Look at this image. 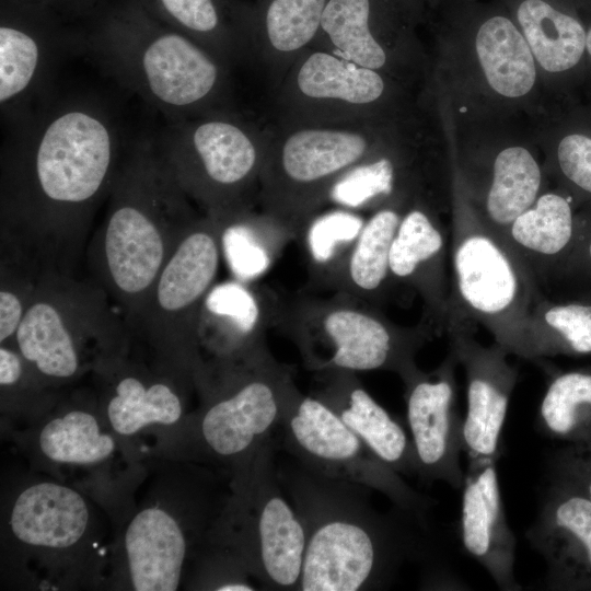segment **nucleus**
<instances>
[{
    "label": "nucleus",
    "instance_id": "bb28decb",
    "mask_svg": "<svg viewBox=\"0 0 591 591\" xmlns=\"http://www.w3.org/2000/svg\"><path fill=\"white\" fill-rule=\"evenodd\" d=\"M162 24L230 67L252 62V3L242 0H135Z\"/></svg>",
    "mask_w": 591,
    "mask_h": 591
},
{
    "label": "nucleus",
    "instance_id": "4c0bfd02",
    "mask_svg": "<svg viewBox=\"0 0 591 591\" xmlns=\"http://www.w3.org/2000/svg\"><path fill=\"white\" fill-rule=\"evenodd\" d=\"M46 270L28 247L0 236V344L13 340Z\"/></svg>",
    "mask_w": 591,
    "mask_h": 591
},
{
    "label": "nucleus",
    "instance_id": "2eb2a0df",
    "mask_svg": "<svg viewBox=\"0 0 591 591\" xmlns=\"http://www.w3.org/2000/svg\"><path fill=\"white\" fill-rule=\"evenodd\" d=\"M275 438L277 448L305 468L379 491L393 506L430 523L429 512L437 501L410 487L314 395L297 394Z\"/></svg>",
    "mask_w": 591,
    "mask_h": 591
},
{
    "label": "nucleus",
    "instance_id": "7c9ffc66",
    "mask_svg": "<svg viewBox=\"0 0 591 591\" xmlns=\"http://www.w3.org/2000/svg\"><path fill=\"white\" fill-rule=\"evenodd\" d=\"M212 219L219 228L221 258L232 278L243 282L267 274L292 240L280 222L254 207Z\"/></svg>",
    "mask_w": 591,
    "mask_h": 591
},
{
    "label": "nucleus",
    "instance_id": "c756f323",
    "mask_svg": "<svg viewBox=\"0 0 591 591\" xmlns=\"http://www.w3.org/2000/svg\"><path fill=\"white\" fill-rule=\"evenodd\" d=\"M412 200L396 197L374 209L358 236L337 286L340 294L379 308L393 287L390 252L406 207Z\"/></svg>",
    "mask_w": 591,
    "mask_h": 591
},
{
    "label": "nucleus",
    "instance_id": "aec40b11",
    "mask_svg": "<svg viewBox=\"0 0 591 591\" xmlns=\"http://www.w3.org/2000/svg\"><path fill=\"white\" fill-rule=\"evenodd\" d=\"M96 397L112 430L130 441L178 425L187 415L186 390L194 385L152 361L129 354L96 369Z\"/></svg>",
    "mask_w": 591,
    "mask_h": 591
},
{
    "label": "nucleus",
    "instance_id": "a18cd8bd",
    "mask_svg": "<svg viewBox=\"0 0 591 591\" xmlns=\"http://www.w3.org/2000/svg\"><path fill=\"white\" fill-rule=\"evenodd\" d=\"M586 48H587L589 55L591 56V27L587 32Z\"/></svg>",
    "mask_w": 591,
    "mask_h": 591
},
{
    "label": "nucleus",
    "instance_id": "b1692460",
    "mask_svg": "<svg viewBox=\"0 0 591 591\" xmlns=\"http://www.w3.org/2000/svg\"><path fill=\"white\" fill-rule=\"evenodd\" d=\"M447 232L420 199L406 207L392 242V285L415 290L424 302L422 318L438 332L445 331L450 274Z\"/></svg>",
    "mask_w": 591,
    "mask_h": 591
},
{
    "label": "nucleus",
    "instance_id": "58836bf2",
    "mask_svg": "<svg viewBox=\"0 0 591 591\" xmlns=\"http://www.w3.org/2000/svg\"><path fill=\"white\" fill-rule=\"evenodd\" d=\"M66 389L47 385L12 343L0 344V406L26 426L50 409Z\"/></svg>",
    "mask_w": 591,
    "mask_h": 591
},
{
    "label": "nucleus",
    "instance_id": "9d476101",
    "mask_svg": "<svg viewBox=\"0 0 591 591\" xmlns=\"http://www.w3.org/2000/svg\"><path fill=\"white\" fill-rule=\"evenodd\" d=\"M260 174V210L293 239L328 202L333 186L361 163L385 151L375 120L348 124L270 121Z\"/></svg>",
    "mask_w": 591,
    "mask_h": 591
},
{
    "label": "nucleus",
    "instance_id": "37998d69",
    "mask_svg": "<svg viewBox=\"0 0 591 591\" xmlns=\"http://www.w3.org/2000/svg\"><path fill=\"white\" fill-rule=\"evenodd\" d=\"M563 176L577 189L591 196V138L580 134L563 138L557 148Z\"/></svg>",
    "mask_w": 591,
    "mask_h": 591
},
{
    "label": "nucleus",
    "instance_id": "f03ea898",
    "mask_svg": "<svg viewBox=\"0 0 591 591\" xmlns=\"http://www.w3.org/2000/svg\"><path fill=\"white\" fill-rule=\"evenodd\" d=\"M279 480L305 531L299 591H368L390 587L405 563H442L430 523L371 501V489L318 475L298 461L277 465Z\"/></svg>",
    "mask_w": 591,
    "mask_h": 591
},
{
    "label": "nucleus",
    "instance_id": "423d86ee",
    "mask_svg": "<svg viewBox=\"0 0 591 591\" xmlns=\"http://www.w3.org/2000/svg\"><path fill=\"white\" fill-rule=\"evenodd\" d=\"M100 507L57 478L26 477L2 498L1 569L15 586L93 588L107 581L113 544Z\"/></svg>",
    "mask_w": 591,
    "mask_h": 591
},
{
    "label": "nucleus",
    "instance_id": "0eeeda50",
    "mask_svg": "<svg viewBox=\"0 0 591 591\" xmlns=\"http://www.w3.org/2000/svg\"><path fill=\"white\" fill-rule=\"evenodd\" d=\"M197 392V410L151 433L158 439L157 454L213 466L230 478L275 437L300 391L292 370L269 354L210 378Z\"/></svg>",
    "mask_w": 591,
    "mask_h": 591
},
{
    "label": "nucleus",
    "instance_id": "412c9836",
    "mask_svg": "<svg viewBox=\"0 0 591 591\" xmlns=\"http://www.w3.org/2000/svg\"><path fill=\"white\" fill-rule=\"evenodd\" d=\"M271 315L268 303L252 283L234 278L215 282L198 320L199 370L195 389L222 371L269 355L265 332Z\"/></svg>",
    "mask_w": 591,
    "mask_h": 591
},
{
    "label": "nucleus",
    "instance_id": "f8f14e48",
    "mask_svg": "<svg viewBox=\"0 0 591 591\" xmlns=\"http://www.w3.org/2000/svg\"><path fill=\"white\" fill-rule=\"evenodd\" d=\"M276 438L229 478L208 542L232 553L262 590H298L305 554L303 522L277 474Z\"/></svg>",
    "mask_w": 591,
    "mask_h": 591
},
{
    "label": "nucleus",
    "instance_id": "cd10ccee",
    "mask_svg": "<svg viewBox=\"0 0 591 591\" xmlns=\"http://www.w3.org/2000/svg\"><path fill=\"white\" fill-rule=\"evenodd\" d=\"M327 0H255L252 3V63L270 90L314 43Z\"/></svg>",
    "mask_w": 591,
    "mask_h": 591
},
{
    "label": "nucleus",
    "instance_id": "7ed1b4c3",
    "mask_svg": "<svg viewBox=\"0 0 591 591\" xmlns=\"http://www.w3.org/2000/svg\"><path fill=\"white\" fill-rule=\"evenodd\" d=\"M108 197L86 257L131 329L160 270L200 216L150 139L120 162Z\"/></svg>",
    "mask_w": 591,
    "mask_h": 591
},
{
    "label": "nucleus",
    "instance_id": "a878e982",
    "mask_svg": "<svg viewBox=\"0 0 591 591\" xmlns=\"http://www.w3.org/2000/svg\"><path fill=\"white\" fill-rule=\"evenodd\" d=\"M316 383L312 395L326 404L381 461L401 475H418L410 436L366 390L356 372H316Z\"/></svg>",
    "mask_w": 591,
    "mask_h": 591
},
{
    "label": "nucleus",
    "instance_id": "473e14b6",
    "mask_svg": "<svg viewBox=\"0 0 591 591\" xmlns=\"http://www.w3.org/2000/svg\"><path fill=\"white\" fill-rule=\"evenodd\" d=\"M476 53L489 85L499 94L518 97L535 82L532 50L520 31L505 16H493L476 35Z\"/></svg>",
    "mask_w": 591,
    "mask_h": 591
},
{
    "label": "nucleus",
    "instance_id": "72a5a7b5",
    "mask_svg": "<svg viewBox=\"0 0 591 591\" xmlns=\"http://www.w3.org/2000/svg\"><path fill=\"white\" fill-rule=\"evenodd\" d=\"M517 19L532 54L549 72L576 66L586 49V31L578 20L544 0H524Z\"/></svg>",
    "mask_w": 591,
    "mask_h": 591
},
{
    "label": "nucleus",
    "instance_id": "c03bdc74",
    "mask_svg": "<svg viewBox=\"0 0 591 591\" xmlns=\"http://www.w3.org/2000/svg\"><path fill=\"white\" fill-rule=\"evenodd\" d=\"M58 13L67 22L89 23L95 19L112 0H32Z\"/></svg>",
    "mask_w": 591,
    "mask_h": 591
},
{
    "label": "nucleus",
    "instance_id": "1a4fd4ad",
    "mask_svg": "<svg viewBox=\"0 0 591 591\" xmlns=\"http://www.w3.org/2000/svg\"><path fill=\"white\" fill-rule=\"evenodd\" d=\"M461 208L451 232L447 327L478 323L509 355L536 361L531 322L544 293L521 258L476 210Z\"/></svg>",
    "mask_w": 591,
    "mask_h": 591
},
{
    "label": "nucleus",
    "instance_id": "c85d7f7f",
    "mask_svg": "<svg viewBox=\"0 0 591 591\" xmlns=\"http://www.w3.org/2000/svg\"><path fill=\"white\" fill-rule=\"evenodd\" d=\"M578 221L569 198L545 193L512 221L502 239L530 269L542 289L546 275L572 245Z\"/></svg>",
    "mask_w": 591,
    "mask_h": 591
},
{
    "label": "nucleus",
    "instance_id": "a211bd4d",
    "mask_svg": "<svg viewBox=\"0 0 591 591\" xmlns=\"http://www.w3.org/2000/svg\"><path fill=\"white\" fill-rule=\"evenodd\" d=\"M19 440L38 468L61 473L96 472L115 460L130 459V441L109 427L95 394L63 392L44 415L26 426Z\"/></svg>",
    "mask_w": 591,
    "mask_h": 591
},
{
    "label": "nucleus",
    "instance_id": "39448f33",
    "mask_svg": "<svg viewBox=\"0 0 591 591\" xmlns=\"http://www.w3.org/2000/svg\"><path fill=\"white\" fill-rule=\"evenodd\" d=\"M147 480L116 534L107 582L116 589L175 591L208 543L229 479L202 464L162 459Z\"/></svg>",
    "mask_w": 591,
    "mask_h": 591
},
{
    "label": "nucleus",
    "instance_id": "4be33fe9",
    "mask_svg": "<svg viewBox=\"0 0 591 591\" xmlns=\"http://www.w3.org/2000/svg\"><path fill=\"white\" fill-rule=\"evenodd\" d=\"M449 349L466 376L467 408L463 422L464 451L468 460H495L501 455V432L518 370L509 363L508 351L497 343L479 344L470 324H452L445 329Z\"/></svg>",
    "mask_w": 591,
    "mask_h": 591
},
{
    "label": "nucleus",
    "instance_id": "ddd939ff",
    "mask_svg": "<svg viewBox=\"0 0 591 591\" xmlns=\"http://www.w3.org/2000/svg\"><path fill=\"white\" fill-rule=\"evenodd\" d=\"M281 320L310 370H381L396 373L402 381L419 370L416 355L437 333L424 320L399 326L379 308L344 294L301 300Z\"/></svg>",
    "mask_w": 591,
    "mask_h": 591
},
{
    "label": "nucleus",
    "instance_id": "c9c22d12",
    "mask_svg": "<svg viewBox=\"0 0 591 591\" xmlns=\"http://www.w3.org/2000/svg\"><path fill=\"white\" fill-rule=\"evenodd\" d=\"M366 219L357 211L337 207L315 215L304 227L302 240L312 278L337 289L350 252Z\"/></svg>",
    "mask_w": 591,
    "mask_h": 591
},
{
    "label": "nucleus",
    "instance_id": "9b49d317",
    "mask_svg": "<svg viewBox=\"0 0 591 591\" xmlns=\"http://www.w3.org/2000/svg\"><path fill=\"white\" fill-rule=\"evenodd\" d=\"M268 138V124L234 108L170 123L154 143L190 200L221 218L254 207Z\"/></svg>",
    "mask_w": 591,
    "mask_h": 591
},
{
    "label": "nucleus",
    "instance_id": "e433bc0d",
    "mask_svg": "<svg viewBox=\"0 0 591 591\" xmlns=\"http://www.w3.org/2000/svg\"><path fill=\"white\" fill-rule=\"evenodd\" d=\"M536 425L549 438L576 443L591 433V367L556 375L538 407Z\"/></svg>",
    "mask_w": 591,
    "mask_h": 591
},
{
    "label": "nucleus",
    "instance_id": "f3484780",
    "mask_svg": "<svg viewBox=\"0 0 591 591\" xmlns=\"http://www.w3.org/2000/svg\"><path fill=\"white\" fill-rule=\"evenodd\" d=\"M384 72L311 46L270 90L273 121L348 124L375 120L384 102Z\"/></svg>",
    "mask_w": 591,
    "mask_h": 591
},
{
    "label": "nucleus",
    "instance_id": "5701e85b",
    "mask_svg": "<svg viewBox=\"0 0 591 591\" xmlns=\"http://www.w3.org/2000/svg\"><path fill=\"white\" fill-rule=\"evenodd\" d=\"M525 537L545 560L547 590H591V500L570 484L547 476Z\"/></svg>",
    "mask_w": 591,
    "mask_h": 591
},
{
    "label": "nucleus",
    "instance_id": "393cba45",
    "mask_svg": "<svg viewBox=\"0 0 591 591\" xmlns=\"http://www.w3.org/2000/svg\"><path fill=\"white\" fill-rule=\"evenodd\" d=\"M495 460H468L462 488L460 537L465 552L505 591H520L514 575L517 541L499 488Z\"/></svg>",
    "mask_w": 591,
    "mask_h": 591
},
{
    "label": "nucleus",
    "instance_id": "f257e3e1",
    "mask_svg": "<svg viewBox=\"0 0 591 591\" xmlns=\"http://www.w3.org/2000/svg\"><path fill=\"white\" fill-rule=\"evenodd\" d=\"M9 130L0 163V236L32 250L48 269L73 271L120 165L115 117L93 97H51Z\"/></svg>",
    "mask_w": 591,
    "mask_h": 591
},
{
    "label": "nucleus",
    "instance_id": "6e6552de",
    "mask_svg": "<svg viewBox=\"0 0 591 591\" xmlns=\"http://www.w3.org/2000/svg\"><path fill=\"white\" fill-rule=\"evenodd\" d=\"M131 329L94 279L48 269L11 341L49 386L66 389L129 354Z\"/></svg>",
    "mask_w": 591,
    "mask_h": 591
},
{
    "label": "nucleus",
    "instance_id": "79ce46f5",
    "mask_svg": "<svg viewBox=\"0 0 591 591\" xmlns=\"http://www.w3.org/2000/svg\"><path fill=\"white\" fill-rule=\"evenodd\" d=\"M546 467L547 476L570 484L591 500V433L580 442L555 451Z\"/></svg>",
    "mask_w": 591,
    "mask_h": 591
},
{
    "label": "nucleus",
    "instance_id": "20e7f679",
    "mask_svg": "<svg viewBox=\"0 0 591 591\" xmlns=\"http://www.w3.org/2000/svg\"><path fill=\"white\" fill-rule=\"evenodd\" d=\"M76 47L170 123L234 109L232 67L135 0H112L78 32Z\"/></svg>",
    "mask_w": 591,
    "mask_h": 591
},
{
    "label": "nucleus",
    "instance_id": "a19ab883",
    "mask_svg": "<svg viewBox=\"0 0 591 591\" xmlns=\"http://www.w3.org/2000/svg\"><path fill=\"white\" fill-rule=\"evenodd\" d=\"M548 297H591V216L579 218L575 240L543 285Z\"/></svg>",
    "mask_w": 591,
    "mask_h": 591
},
{
    "label": "nucleus",
    "instance_id": "f704fd0d",
    "mask_svg": "<svg viewBox=\"0 0 591 591\" xmlns=\"http://www.w3.org/2000/svg\"><path fill=\"white\" fill-rule=\"evenodd\" d=\"M531 339L536 361L591 355V297L544 294L533 310Z\"/></svg>",
    "mask_w": 591,
    "mask_h": 591
},
{
    "label": "nucleus",
    "instance_id": "2f4dec72",
    "mask_svg": "<svg viewBox=\"0 0 591 591\" xmlns=\"http://www.w3.org/2000/svg\"><path fill=\"white\" fill-rule=\"evenodd\" d=\"M542 184L536 160L523 147L500 151L491 167V177L477 212L486 225L502 237L512 221L533 205Z\"/></svg>",
    "mask_w": 591,
    "mask_h": 591
},
{
    "label": "nucleus",
    "instance_id": "6ab92c4d",
    "mask_svg": "<svg viewBox=\"0 0 591 591\" xmlns=\"http://www.w3.org/2000/svg\"><path fill=\"white\" fill-rule=\"evenodd\" d=\"M452 350L432 371L418 370L404 380V398L409 436L418 463V477L430 484L443 482L462 490L465 473L460 455L464 450L463 422L456 401Z\"/></svg>",
    "mask_w": 591,
    "mask_h": 591
},
{
    "label": "nucleus",
    "instance_id": "dca6fc26",
    "mask_svg": "<svg viewBox=\"0 0 591 591\" xmlns=\"http://www.w3.org/2000/svg\"><path fill=\"white\" fill-rule=\"evenodd\" d=\"M68 23L32 0H0V108L9 129L53 97L57 66L76 47Z\"/></svg>",
    "mask_w": 591,
    "mask_h": 591
},
{
    "label": "nucleus",
    "instance_id": "4468645a",
    "mask_svg": "<svg viewBox=\"0 0 591 591\" xmlns=\"http://www.w3.org/2000/svg\"><path fill=\"white\" fill-rule=\"evenodd\" d=\"M220 259L218 224L200 216L160 270L131 327L149 346L153 362L193 385L199 370V314Z\"/></svg>",
    "mask_w": 591,
    "mask_h": 591
},
{
    "label": "nucleus",
    "instance_id": "ea45409f",
    "mask_svg": "<svg viewBox=\"0 0 591 591\" xmlns=\"http://www.w3.org/2000/svg\"><path fill=\"white\" fill-rule=\"evenodd\" d=\"M183 587L212 591L262 590L241 560L209 542L189 566Z\"/></svg>",
    "mask_w": 591,
    "mask_h": 591
}]
</instances>
